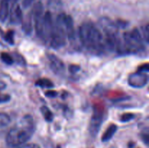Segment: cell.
Masks as SVG:
<instances>
[{
    "mask_svg": "<svg viewBox=\"0 0 149 148\" xmlns=\"http://www.w3.org/2000/svg\"><path fill=\"white\" fill-rule=\"evenodd\" d=\"M58 16L62 22L66 38L70 41H74L75 40V30L72 17L65 13H60Z\"/></svg>",
    "mask_w": 149,
    "mask_h": 148,
    "instance_id": "cell-7",
    "label": "cell"
},
{
    "mask_svg": "<svg viewBox=\"0 0 149 148\" xmlns=\"http://www.w3.org/2000/svg\"><path fill=\"white\" fill-rule=\"evenodd\" d=\"M10 0H1L0 4V21L4 22L10 14L9 2Z\"/></svg>",
    "mask_w": 149,
    "mask_h": 148,
    "instance_id": "cell-11",
    "label": "cell"
},
{
    "mask_svg": "<svg viewBox=\"0 0 149 148\" xmlns=\"http://www.w3.org/2000/svg\"><path fill=\"white\" fill-rule=\"evenodd\" d=\"M138 71H141V72H144V73H148L149 71V65L148 63H146L142 65L141 66H140L138 68Z\"/></svg>",
    "mask_w": 149,
    "mask_h": 148,
    "instance_id": "cell-27",
    "label": "cell"
},
{
    "mask_svg": "<svg viewBox=\"0 0 149 148\" xmlns=\"http://www.w3.org/2000/svg\"><path fill=\"white\" fill-rule=\"evenodd\" d=\"M32 16V20L33 21L35 30L38 37L42 39V29H43V20H44V7L42 2H36L33 7L32 11L31 12Z\"/></svg>",
    "mask_w": 149,
    "mask_h": 148,
    "instance_id": "cell-5",
    "label": "cell"
},
{
    "mask_svg": "<svg viewBox=\"0 0 149 148\" xmlns=\"http://www.w3.org/2000/svg\"><path fill=\"white\" fill-rule=\"evenodd\" d=\"M45 96L47 97H49V98H54V97H57L58 95V92L56 91H54V90H48L45 92Z\"/></svg>",
    "mask_w": 149,
    "mask_h": 148,
    "instance_id": "cell-24",
    "label": "cell"
},
{
    "mask_svg": "<svg viewBox=\"0 0 149 148\" xmlns=\"http://www.w3.org/2000/svg\"><path fill=\"white\" fill-rule=\"evenodd\" d=\"M35 0H23L22 1V6H23V8H27V7H30L33 2H34Z\"/></svg>",
    "mask_w": 149,
    "mask_h": 148,
    "instance_id": "cell-25",
    "label": "cell"
},
{
    "mask_svg": "<svg viewBox=\"0 0 149 148\" xmlns=\"http://www.w3.org/2000/svg\"><path fill=\"white\" fill-rule=\"evenodd\" d=\"M15 148H41L40 146L37 144L30 143V144H23L18 147H16Z\"/></svg>",
    "mask_w": 149,
    "mask_h": 148,
    "instance_id": "cell-21",
    "label": "cell"
},
{
    "mask_svg": "<svg viewBox=\"0 0 149 148\" xmlns=\"http://www.w3.org/2000/svg\"><path fill=\"white\" fill-rule=\"evenodd\" d=\"M79 36L82 46L92 55H100L106 51L101 30L92 22H85L80 26Z\"/></svg>",
    "mask_w": 149,
    "mask_h": 148,
    "instance_id": "cell-1",
    "label": "cell"
},
{
    "mask_svg": "<svg viewBox=\"0 0 149 148\" xmlns=\"http://www.w3.org/2000/svg\"><path fill=\"white\" fill-rule=\"evenodd\" d=\"M15 32L13 30H10L5 33V36H4V39H5L6 41L7 42L10 44L13 45L15 44Z\"/></svg>",
    "mask_w": 149,
    "mask_h": 148,
    "instance_id": "cell-19",
    "label": "cell"
},
{
    "mask_svg": "<svg viewBox=\"0 0 149 148\" xmlns=\"http://www.w3.org/2000/svg\"><path fill=\"white\" fill-rule=\"evenodd\" d=\"M142 139L144 142L146 143V145H148V131L143 133V134L142 135Z\"/></svg>",
    "mask_w": 149,
    "mask_h": 148,
    "instance_id": "cell-28",
    "label": "cell"
},
{
    "mask_svg": "<svg viewBox=\"0 0 149 148\" xmlns=\"http://www.w3.org/2000/svg\"><path fill=\"white\" fill-rule=\"evenodd\" d=\"M79 69H80L79 66L76 65H70L69 68H68V70H69V71L71 73H76L78 72V71H79Z\"/></svg>",
    "mask_w": 149,
    "mask_h": 148,
    "instance_id": "cell-26",
    "label": "cell"
},
{
    "mask_svg": "<svg viewBox=\"0 0 149 148\" xmlns=\"http://www.w3.org/2000/svg\"><path fill=\"white\" fill-rule=\"evenodd\" d=\"M10 21L13 25H19L23 22L22 11L20 6H13L10 11Z\"/></svg>",
    "mask_w": 149,
    "mask_h": 148,
    "instance_id": "cell-10",
    "label": "cell"
},
{
    "mask_svg": "<svg viewBox=\"0 0 149 148\" xmlns=\"http://www.w3.org/2000/svg\"><path fill=\"white\" fill-rule=\"evenodd\" d=\"M36 126L31 115H25L9 131L6 142L10 147H18L27 142L35 132Z\"/></svg>",
    "mask_w": 149,
    "mask_h": 148,
    "instance_id": "cell-2",
    "label": "cell"
},
{
    "mask_svg": "<svg viewBox=\"0 0 149 148\" xmlns=\"http://www.w3.org/2000/svg\"><path fill=\"white\" fill-rule=\"evenodd\" d=\"M105 113L101 107H95L93 110V115L90 119L89 131L93 137H95L100 131L101 125L104 120Z\"/></svg>",
    "mask_w": 149,
    "mask_h": 148,
    "instance_id": "cell-6",
    "label": "cell"
},
{
    "mask_svg": "<svg viewBox=\"0 0 149 148\" xmlns=\"http://www.w3.org/2000/svg\"><path fill=\"white\" fill-rule=\"evenodd\" d=\"M146 51L144 39L137 28H134L123 34L117 52L120 55H137Z\"/></svg>",
    "mask_w": 149,
    "mask_h": 148,
    "instance_id": "cell-3",
    "label": "cell"
},
{
    "mask_svg": "<svg viewBox=\"0 0 149 148\" xmlns=\"http://www.w3.org/2000/svg\"><path fill=\"white\" fill-rule=\"evenodd\" d=\"M10 123V117L4 113H0V128L5 127Z\"/></svg>",
    "mask_w": 149,
    "mask_h": 148,
    "instance_id": "cell-17",
    "label": "cell"
},
{
    "mask_svg": "<svg viewBox=\"0 0 149 148\" xmlns=\"http://www.w3.org/2000/svg\"><path fill=\"white\" fill-rule=\"evenodd\" d=\"M35 85L36 86L41 87V88H47V89H51L54 87V84L51 80L48 79V78H39L36 81L35 83Z\"/></svg>",
    "mask_w": 149,
    "mask_h": 148,
    "instance_id": "cell-15",
    "label": "cell"
},
{
    "mask_svg": "<svg viewBox=\"0 0 149 148\" xmlns=\"http://www.w3.org/2000/svg\"><path fill=\"white\" fill-rule=\"evenodd\" d=\"M117 126L116 124H111L109 127L105 131L104 133L103 134L101 138V141L103 142H109L113 136L117 131Z\"/></svg>",
    "mask_w": 149,
    "mask_h": 148,
    "instance_id": "cell-12",
    "label": "cell"
},
{
    "mask_svg": "<svg viewBox=\"0 0 149 148\" xmlns=\"http://www.w3.org/2000/svg\"><path fill=\"white\" fill-rule=\"evenodd\" d=\"M10 100V96L9 94L0 93V103L8 102Z\"/></svg>",
    "mask_w": 149,
    "mask_h": 148,
    "instance_id": "cell-22",
    "label": "cell"
},
{
    "mask_svg": "<svg viewBox=\"0 0 149 148\" xmlns=\"http://www.w3.org/2000/svg\"><path fill=\"white\" fill-rule=\"evenodd\" d=\"M148 73L141 72L137 71V72L131 74L128 78V84L133 88H143L147 85L148 82Z\"/></svg>",
    "mask_w": 149,
    "mask_h": 148,
    "instance_id": "cell-8",
    "label": "cell"
},
{
    "mask_svg": "<svg viewBox=\"0 0 149 148\" xmlns=\"http://www.w3.org/2000/svg\"><path fill=\"white\" fill-rule=\"evenodd\" d=\"M1 59L7 65H10L14 63V59H13V57L10 54L7 53V52H2L1 54Z\"/></svg>",
    "mask_w": 149,
    "mask_h": 148,
    "instance_id": "cell-18",
    "label": "cell"
},
{
    "mask_svg": "<svg viewBox=\"0 0 149 148\" xmlns=\"http://www.w3.org/2000/svg\"><path fill=\"white\" fill-rule=\"evenodd\" d=\"M143 37L144 40H146V43H148V25L147 24L145 27H143Z\"/></svg>",
    "mask_w": 149,
    "mask_h": 148,
    "instance_id": "cell-23",
    "label": "cell"
},
{
    "mask_svg": "<svg viewBox=\"0 0 149 148\" xmlns=\"http://www.w3.org/2000/svg\"><path fill=\"white\" fill-rule=\"evenodd\" d=\"M47 57L49 60V66L52 72L56 75H63L65 71V66L64 62L54 54L48 53Z\"/></svg>",
    "mask_w": 149,
    "mask_h": 148,
    "instance_id": "cell-9",
    "label": "cell"
},
{
    "mask_svg": "<svg viewBox=\"0 0 149 148\" xmlns=\"http://www.w3.org/2000/svg\"><path fill=\"white\" fill-rule=\"evenodd\" d=\"M102 34L103 36L106 50L117 52L121 39L119 34V27L116 22L109 17H101L99 20Z\"/></svg>",
    "mask_w": 149,
    "mask_h": 148,
    "instance_id": "cell-4",
    "label": "cell"
},
{
    "mask_svg": "<svg viewBox=\"0 0 149 148\" xmlns=\"http://www.w3.org/2000/svg\"><path fill=\"white\" fill-rule=\"evenodd\" d=\"M40 111L42 116H43L44 118L45 119L46 121L52 122V120H53L54 115L49 107H47V106L45 105L42 106V107H40Z\"/></svg>",
    "mask_w": 149,
    "mask_h": 148,
    "instance_id": "cell-14",
    "label": "cell"
},
{
    "mask_svg": "<svg viewBox=\"0 0 149 148\" xmlns=\"http://www.w3.org/2000/svg\"><path fill=\"white\" fill-rule=\"evenodd\" d=\"M47 5L50 10L49 12H56L62 7V1L61 0H48Z\"/></svg>",
    "mask_w": 149,
    "mask_h": 148,
    "instance_id": "cell-16",
    "label": "cell"
},
{
    "mask_svg": "<svg viewBox=\"0 0 149 148\" xmlns=\"http://www.w3.org/2000/svg\"><path fill=\"white\" fill-rule=\"evenodd\" d=\"M134 118H135V114L131 113H126L122 114L119 119H120V121L122 123H127V122L130 121Z\"/></svg>",
    "mask_w": 149,
    "mask_h": 148,
    "instance_id": "cell-20",
    "label": "cell"
},
{
    "mask_svg": "<svg viewBox=\"0 0 149 148\" xmlns=\"http://www.w3.org/2000/svg\"><path fill=\"white\" fill-rule=\"evenodd\" d=\"M23 23V29L26 34H30L32 32V27H33V20H32L31 14H29Z\"/></svg>",
    "mask_w": 149,
    "mask_h": 148,
    "instance_id": "cell-13",
    "label": "cell"
}]
</instances>
